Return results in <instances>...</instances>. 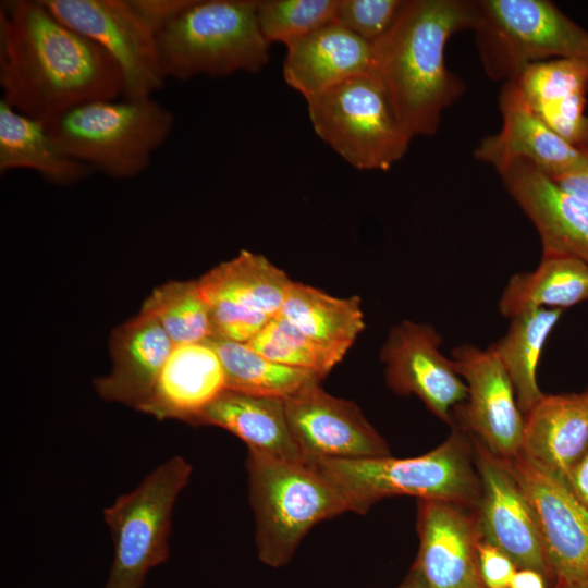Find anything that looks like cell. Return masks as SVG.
<instances>
[{
	"mask_svg": "<svg viewBox=\"0 0 588 588\" xmlns=\"http://www.w3.org/2000/svg\"><path fill=\"white\" fill-rule=\"evenodd\" d=\"M0 86L8 105L44 123L86 102L118 99L124 89L109 53L42 0L0 5Z\"/></svg>",
	"mask_w": 588,
	"mask_h": 588,
	"instance_id": "obj_1",
	"label": "cell"
},
{
	"mask_svg": "<svg viewBox=\"0 0 588 588\" xmlns=\"http://www.w3.org/2000/svg\"><path fill=\"white\" fill-rule=\"evenodd\" d=\"M480 23L477 1L404 0L390 29L373 44V72L413 137L437 133L443 111L465 90L445 62L450 38Z\"/></svg>",
	"mask_w": 588,
	"mask_h": 588,
	"instance_id": "obj_2",
	"label": "cell"
},
{
	"mask_svg": "<svg viewBox=\"0 0 588 588\" xmlns=\"http://www.w3.org/2000/svg\"><path fill=\"white\" fill-rule=\"evenodd\" d=\"M307 461L338 487L348 511L357 514L395 495L445 501L474 511L480 500L473 440L461 428H454L439 446L416 457Z\"/></svg>",
	"mask_w": 588,
	"mask_h": 588,
	"instance_id": "obj_3",
	"label": "cell"
},
{
	"mask_svg": "<svg viewBox=\"0 0 588 588\" xmlns=\"http://www.w3.org/2000/svg\"><path fill=\"white\" fill-rule=\"evenodd\" d=\"M246 470L258 558L268 566L285 565L315 525L350 512L338 487L308 461L248 449Z\"/></svg>",
	"mask_w": 588,
	"mask_h": 588,
	"instance_id": "obj_4",
	"label": "cell"
},
{
	"mask_svg": "<svg viewBox=\"0 0 588 588\" xmlns=\"http://www.w3.org/2000/svg\"><path fill=\"white\" fill-rule=\"evenodd\" d=\"M257 0H193L156 35L163 77L186 81L259 72L270 44L256 14Z\"/></svg>",
	"mask_w": 588,
	"mask_h": 588,
	"instance_id": "obj_5",
	"label": "cell"
},
{
	"mask_svg": "<svg viewBox=\"0 0 588 588\" xmlns=\"http://www.w3.org/2000/svg\"><path fill=\"white\" fill-rule=\"evenodd\" d=\"M173 125V112L152 97L90 101L46 123L68 156L112 179L144 172Z\"/></svg>",
	"mask_w": 588,
	"mask_h": 588,
	"instance_id": "obj_6",
	"label": "cell"
},
{
	"mask_svg": "<svg viewBox=\"0 0 588 588\" xmlns=\"http://www.w3.org/2000/svg\"><path fill=\"white\" fill-rule=\"evenodd\" d=\"M306 101L316 134L358 170L387 171L408 150L412 136L373 71Z\"/></svg>",
	"mask_w": 588,
	"mask_h": 588,
	"instance_id": "obj_7",
	"label": "cell"
},
{
	"mask_svg": "<svg viewBox=\"0 0 588 588\" xmlns=\"http://www.w3.org/2000/svg\"><path fill=\"white\" fill-rule=\"evenodd\" d=\"M474 30L480 61L492 79L511 81L527 65L555 60L588 62V32L547 0H478Z\"/></svg>",
	"mask_w": 588,
	"mask_h": 588,
	"instance_id": "obj_8",
	"label": "cell"
},
{
	"mask_svg": "<svg viewBox=\"0 0 588 588\" xmlns=\"http://www.w3.org/2000/svg\"><path fill=\"white\" fill-rule=\"evenodd\" d=\"M192 471L174 455L103 510L114 547L103 588H142L148 571L168 560L173 507Z\"/></svg>",
	"mask_w": 588,
	"mask_h": 588,
	"instance_id": "obj_9",
	"label": "cell"
},
{
	"mask_svg": "<svg viewBox=\"0 0 588 588\" xmlns=\"http://www.w3.org/2000/svg\"><path fill=\"white\" fill-rule=\"evenodd\" d=\"M62 23L100 46L119 65L123 98H149L163 86L156 33L131 0H42Z\"/></svg>",
	"mask_w": 588,
	"mask_h": 588,
	"instance_id": "obj_10",
	"label": "cell"
},
{
	"mask_svg": "<svg viewBox=\"0 0 588 588\" xmlns=\"http://www.w3.org/2000/svg\"><path fill=\"white\" fill-rule=\"evenodd\" d=\"M451 358L467 387L466 400L453 409L458 428L500 458L519 454L525 416L499 358L473 344L454 347Z\"/></svg>",
	"mask_w": 588,
	"mask_h": 588,
	"instance_id": "obj_11",
	"label": "cell"
},
{
	"mask_svg": "<svg viewBox=\"0 0 588 588\" xmlns=\"http://www.w3.org/2000/svg\"><path fill=\"white\" fill-rule=\"evenodd\" d=\"M470 438L481 485L476 509L481 541L504 552L518 568L541 573L553 587L555 575L524 490L502 458L474 437Z\"/></svg>",
	"mask_w": 588,
	"mask_h": 588,
	"instance_id": "obj_12",
	"label": "cell"
},
{
	"mask_svg": "<svg viewBox=\"0 0 588 588\" xmlns=\"http://www.w3.org/2000/svg\"><path fill=\"white\" fill-rule=\"evenodd\" d=\"M440 333L428 323L403 320L390 329L380 350L385 381L400 395H416L439 419L453 424V409L467 387L452 358L444 356Z\"/></svg>",
	"mask_w": 588,
	"mask_h": 588,
	"instance_id": "obj_13",
	"label": "cell"
},
{
	"mask_svg": "<svg viewBox=\"0 0 588 588\" xmlns=\"http://www.w3.org/2000/svg\"><path fill=\"white\" fill-rule=\"evenodd\" d=\"M292 434L305 460H364L391 455L382 436L352 401L311 384L284 400Z\"/></svg>",
	"mask_w": 588,
	"mask_h": 588,
	"instance_id": "obj_14",
	"label": "cell"
},
{
	"mask_svg": "<svg viewBox=\"0 0 588 588\" xmlns=\"http://www.w3.org/2000/svg\"><path fill=\"white\" fill-rule=\"evenodd\" d=\"M503 461L534 510L555 579L588 583V511L564 482L520 453Z\"/></svg>",
	"mask_w": 588,
	"mask_h": 588,
	"instance_id": "obj_15",
	"label": "cell"
},
{
	"mask_svg": "<svg viewBox=\"0 0 588 588\" xmlns=\"http://www.w3.org/2000/svg\"><path fill=\"white\" fill-rule=\"evenodd\" d=\"M419 551L413 565L426 588H485L478 563L476 511L439 500H418Z\"/></svg>",
	"mask_w": 588,
	"mask_h": 588,
	"instance_id": "obj_16",
	"label": "cell"
},
{
	"mask_svg": "<svg viewBox=\"0 0 588 588\" xmlns=\"http://www.w3.org/2000/svg\"><path fill=\"white\" fill-rule=\"evenodd\" d=\"M502 125L475 149L479 161L497 171L517 159L531 162L552 179L588 172V152L574 147L548 127L528 107L513 81L499 97Z\"/></svg>",
	"mask_w": 588,
	"mask_h": 588,
	"instance_id": "obj_17",
	"label": "cell"
},
{
	"mask_svg": "<svg viewBox=\"0 0 588 588\" xmlns=\"http://www.w3.org/2000/svg\"><path fill=\"white\" fill-rule=\"evenodd\" d=\"M498 173L537 230L542 254L573 256L588 264V201L566 192L524 159L512 161Z\"/></svg>",
	"mask_w": 588,
	"mask_h": 588,
	"instance_id": "obj_18",
	"label": "cell"
},
{
	"mask_svg": "<svg viewBox=\"0 0 588 588\" xmlns=\"http://www.w3.org/2000/svg\"><path fill=\"white\" fill-rule=\"evenodd\" d=\"M174 347L173 342L145 306L115 328L109 339L112 368L95 379L98 395L135 409L147 401Z\"/></svg>",
	"mask_w": 588,
	"mask_h": 588,
	"instance_id": "obj_19",
	"label": "cell"
},
{
	"mask_svg": "<svg viewBox=\"0 0 588 588\" xmlns=\"http://www.w3.org/2000/svg\"><path fill=\"white\" fill-rule=\"evenodd\" d=\"M513 81L531 111L564 140L588 152V62L555 59L523 69Z\"/></svg>",
	"mask_w": 588,
	"mask_h": 588,
	"instance_id": "obj_20",
	"label": "cell"
},
{
	"mask_svg": "<svg viewBox=\"0 0 588 588\" xmlns=\"http://www.w3.org/2000/svg\"><path fill=\"white\" fill-rule=\"evenodd\" d=\"M373 70V45L333 22L287 46L283 76L305 99Z\"/></svg>",
	"mask_w": 588,
	"mask_h": 588,
	"instance_id": "obj_21",
	"label": "cell"
},
{
	"mask_svg": "<svg viewBox=\"0 0 588 588\" xmlns=\"http://www.w3.org/2000/svg\"><path fill=\"white\" fill-rule=\"evenodd\" d=\"M225 390L222 364L208 341L176 345L151 394L138 411L158 420L196 425L205 409Z\"/></svg>",
	"mask_w": 588,
	"mask_h": 588,
	"instance_id": "obj_22",
	"label": "cell"
},
{
	"mask_svg": "<svg viewBox=\"0 0 588 588\" xmlns=\"http://www.w3.org/2000/svg\"><path fill=\"white\" fill-rule=\"evenodd\" d=\"M588 450V391L544 394L525 415L520 454L566 485L572 467Z\"/></svg>",
	"mask_w": 588,
	"mask_h": 588,
	"instance_id": "obj_23",
	"label": "cell"
},
{
	"mask_svg": "<svg viewBox=\"0 0 588 588\" xmlns=\"http://www.w3.org/2000/svg\"><path fill=\"white\" fill-rule=\"evenodd\" d=\"M228 430L248 449L275 457L305 462L286 416L284 400L224 390L201 414L196 426Z\"/></svg>",
	"mask_w": 588,
	"mask_h": 588,
	"instance_id": "obj_24",
	"label": "cell"
},
{
	"mask_svg": "<svg viewBox=\"0 0 588 588\" xmlns=\"http://www.w3.org/2000/svg\"><path fill=\"white\" fill-rule=\"evenodd\" d=\"M25 169L60 186L75 184L93 173L85 163L68 156L46 123L14 110L0 100V173Z\"/></svg>",
	"mask_w": 588,
	"mask_h": 588,
	"instance_id": "obj_25",
	"label": "cell"
},
{
	"mask_svg": "<svg viewBox=\"0 0 588 588\" xmlns=\"http://www.w3.org/2000/svg\"><path fill=\"white\" fill-rule=\"evenodd\" d=\"M197 282L206 301H223L274 317L282 308L292 280L265 256L241 250Z\"/></svg>",
	"mask_w": 588,
	"mask_h": 588,
	"instance_id": "obj_26",
	"label": "cell"
},
{
	"mask_svg": "<svg viewBox=\"0 0 588 588\" xmlns=\"http://www.w3.org/2000/svg\"><path fill=\"white\" fill-rule=\"evenodd\" d=\"M588 301V264L567 255H544L531 271L513 274L499 299L506 318L528 308L563 309Z\"/></svg>",
	"mask_w": 588,
	"mask_h": 588,
	"instance_id": "obj_27",
	"label": "cell"
},
{
	"mask_svg": "<svg viewBox=\"0 0 588 588\" xmlns=\"http://www.w3.org/2000/svg\"><path fill=\"white\" fill-rule=\"evenodd\" d=\"M563 309L528 308L512 318L505 334L488 348L501 362L514 387L524 416L542 399L537 368L546 341Z\"/></svg>",
	"mask_w": 588,
	"mask_h": 588,
	"instance_id": "obj_28",
	"label": "cell"
},
{
	"mask_svg": "<svg viewBox=\"0 0 588 588\" xmlns=\"http://www.w3.org/2000/svg\"><path fill=\"white\" fill-rule=\"evenodd\" d=\"M279 315L315 340L348 348L365 329L358 296L340 298L294 281Z\"/></svg>",
	"mask_w": 588,
	"mask_h": 588,
	"instance_id": "obj_29",
	"label": "cell"
},
{
	"mask_svg": "<svg viewBox=\"0 0 588 588\" xmlns=\"http://www.w3.org/2000/svg\"><path fill=\"white\" fill-rule=\"evenodd\" d=\"M223 367L225 390L287 400L305 388L320 383V375L277 364L246 343L208 339Z\"/></svg>",
	"mask_w": 588,
	"mask_h": 588,
	"instance_id": "obj_30",
	"label": "cell"
},
{
	"mask_svg": "<svg viewBox=\"0 0 588 588\" xmlns=\"http://www.w3.org/2000/svg\"><path fill=\"white\" fill-rule=\"evenodd\" d=\"M246 344L277 364L306 369L323 378L350 350L310 338L279 314Z\"/></svg>",
	"mask_w": 588,
	"mask_h": 588,
	"instance_id": "obj_31",
	"label": "cell"
},
{
	"mask_svg": "<svg viewBox=\"0 0 588 588\" xmlns=\"http://www.w3.org/2000/svg\"><path fill=\"white\" fill-rule=\"evenodd\" d=\"M143 306L155 315L174 346L204 342L212 335L208 304L197 280L163 283Z\"/></svg>",
	"mask_w": 588,
	"mask_h": 588,
	"instance_id": "obj_32",
	"label": "cell"
},
{
	"mask_svg": "<svg viewBox=\"0 0 588 588\" xmlns=\"http://www.w3.org/2000/svg\"><path fill=\"white\" fill-rule=\"evenodd\" d=\"M338 0H257L256 14L264 38L286 47L333 23Z\"/></svg>",
	"mask_w": 588,
	"mask_h": 588,
	"instance_id": "obj_33",
	"label": "cell"
},
{
	"mask_svg": "<svg viewBox=\"0 0 588 588\" xmlns=\"http://www.w3.org/2000/svg\"><path fill=\"white\" fill-rule=\"evenodd\" d=\"M404 0H338L334 22L377 42L394 23Z\"/></svg>",
	"mask_w": 588,
	"mask_h": 588,
	"instance_id": "obj_34",
	"label": "cell"
},
{
	"mask_svg": "<svg viewBox=\"0 0 588 588\" xmlns=\"http://www.w3.org/2000/svg\"><path fill=\"white\" fill-rule=\"evenodd\" d=\"M478 563L485 588H509L518 568L504 552L481 540L478 546Z\"/></svg>",
	"mask_w": 588,
	"mask_h": 588,
	"instance_id": "obj_35",
	"label": "cell"
},
{
	"mask_svg": "<svg viewBox=\"0 0 588 588\" xmlns=\"http://www.w3.org/2000/svg\"><path fill=\"white\" fill-rule=\"evenodd\" d=\"M193 0H131L143 20L157 33L182 13Z\"/></svg>",
	"mask_w": 588,
	"mask_h": 588,
	"instance_id": "obj_36",
	"label": "cell"
},
{
	"mask_svg": "<svg viewBox=\"0 0 588 588\" xmlns=\"http://www.w3.org/2000/svg\"><path fill=\"white\" fill-rule=\"evenodd\" d=\"M566 486L588 511V450L572 467L566 479Z\"/></svg>",
	"mask_w": 588,
	"mask_h": 588,
	"instance_id": "obj_37",
	"label": "cell"
},
{
	"mask_svg": "<svg viewBox=\"0 0 588 588\" xmlns=\"http://www.w3.org/2000/svg\"><path fill=\"white\" fill-rule=\"evenodd\" d=\"M552 180L566 192L588 201V172L563 175Z\"/></svg>",
	"mask_w": 588,
	"mask_h": 588,
	"instance_id": "obj_38",
	"label": "cell"
},
{
	"mask_svg": "<svg viewBox=\"0 0 588 588\" xmlns=\"http://www.w3.org/2000/svg\"><path fill=\"white\" fill-rule=\"evenodd\" d=\"M549 581L539 572L531 568H517L509 588H547Z\"/></svg>",
	"mask_w": 588,
	"mask_h": 588,
	"instance_id": "obj_39",
	"label": "cell"
},
{
	"mask_svg": "<svg viewBox=\"0 0 588 588\" xmlns=\"http://www.w3.org/2000/svg\"><path fill=\"white\" fill-rule=\"evenodd\" d=\"M397 588H426L418 571L412 566L409 573Z\"/></svg>",
	"mask_w": 588,
	"mask_h": 588,
	"instance_id": "obj_40",
	"label": "cell"
},
{
	"mask_svg": "<svg viewBox=\"0 0 588 588\" xmlns=\"http://www.w3.org/2000/svg\"><path fill=\"white\" fill-rule=\"evenodd\" d=\"M552 588H588V583L556 579Z\"/></svg>",
	"mask_w": 588,
	"mask_h": 588,
	"instance_id": "obj_41",
	"label": "cell"
}]
</instances>
